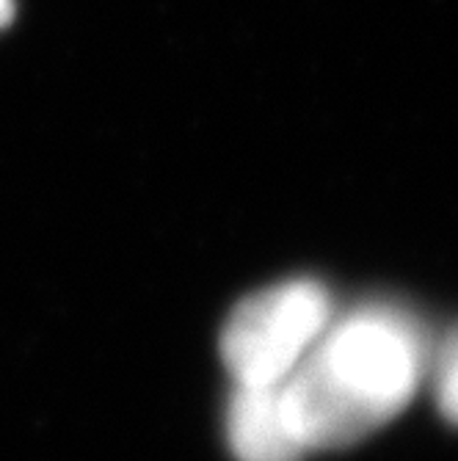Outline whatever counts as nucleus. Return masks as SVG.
Segmentation results:
<instances>
[{
    "label": "nucleus",
    "instance_id": "39448f33",
    "mask_svg": "<svg viewBox=\"0 0 458 461\" xmlns=\"http://www.w3.org/2000/svg\"><path fill=\"white\" fill-rule=\"evenodd\" d=\"M14 14V0H0V28H6Z\"/></svg>",
    "mask_w": 458,
    "mask_h": 461
},
{
    "label": "nucleus",
    "instance_id": "20e7f679",
    "mask_svg": "<svg viewBox=\"0 0 458 461\" xmlns=\"http://www.w3.org/2000/svg\"><path fill=\"white\" fill-rule=\"evenodd\" d=\"M434 384V398L447 423L458 426V326L447 331V338L431 348L428 375Z\"/></svg>",
    "mask_w": 458,
    "mask_h": 461
},
{
    "label": "nucleus",
    "instance_id": "f03ea898",
    "mask_svg": "<svg viewBox=\"0 0 458 461\" xmlns=\"http://www.w3.org/2000/svg\"><path fill=\"white\" fill-rule=\"evenodd\" d=\"M335 318L323 282L299 276L246 296L221 334V357L235 384H282Z\"/></svg>",
    "mask_w": 458,
    "mask_h": 461
},
{
    "label": "nucleus",
    "instance_id": "f257e3e1",
    "mask_svg": "<svg viewBox=\"0 0 458 461\" xmlns=\"http://www.w3.org/2000/svg\"><path fill=\"white\" fill-rule=\"evenodd\" d=\"M428 359L426 329L403 307L373 302L335 312L279 384L287 420L307 453L356 445L411 403Z\"/></svg>",
    "mask_w": 458,
    "mask_h": 461
},
{
    "label": "nucleus",
    "instance_id": "7ed1b4c3",
    "mask_svg": "<svg viewBox=\"0 0 458 461\" xmlns=\"http://www.w3.org/2000/svg\"><path fill=\"white\" fill-rule=\"evenodd\" d=\"M227 439L238 461H301L307 456L287 420L279 384H235L227 409Z\"/></svg>",
    "mask_w": 458,
    "mask_h": 461
}]
</instances>
